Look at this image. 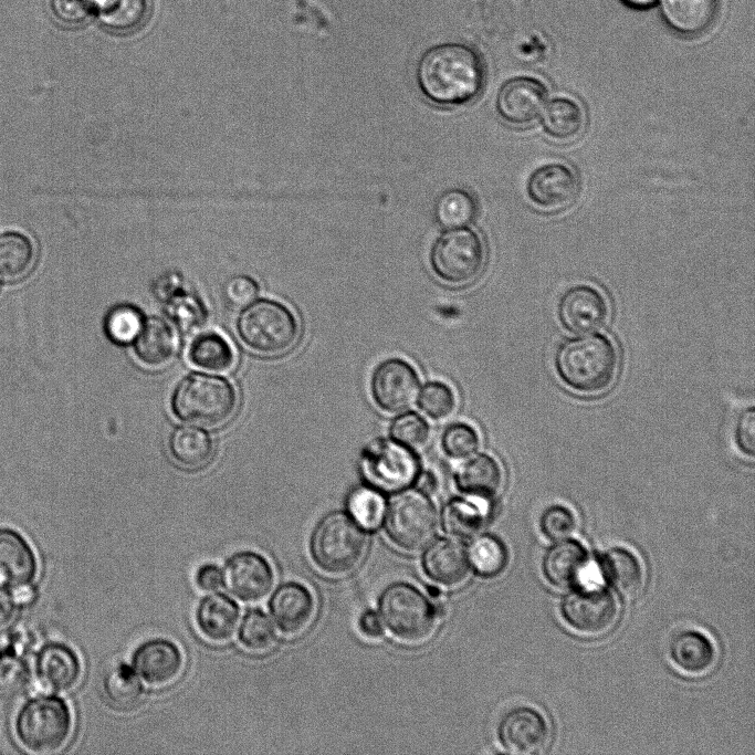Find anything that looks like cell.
I'll list each match as a JSON object with an SVG mask.
<instances>
[{
  "instance_id": "816d5d0a",
  "label": "cell",
  "mask_w": 755,
  "mask_h": 755,
  "mask_svg": "<svg viewBox=\"0 0 755 755\" xmlns=\"http://www.w3.org/2000/svg\"><path fill=\"white\" fill-rule=\"evenodd\" d=\"M360 632L369 639H378L384 635L380 617L373 610L365 611L358 621Z\"/></svg>"
},
{
  "instance_id": "681fc988",
  "label": "cell",
  "mask_w": 755,
  "mask_h": 755,
  "mask_svg": "<svg viewBox=\"0 0 755 755\" xmlns=\"http://www.w3.org/2000/svg\"><path fill=\"white\" fill-rule=\"evenodd\" d=\"M54 11L69 24H82L94 14L85 0H55Z\"/></svg>"
},
{
  "instance_id": "44dd1931",
  "label": "cell",
  "mask_w": 755,
  "mask_h": 755,
  "mask_svg": "<svg viewBox=\"0 0 755 755\" xmlns=\"http://www.w3.org/2000/svg\"><path fill=\"white\" fill-rule=\"evenodd\" d=\"M589 564L588 552L577 541H557L544 554L542 573L556 587H573L580 583Z\"/></svg>"
},
{
  "instance_id": "db71d44e",
  "label": "cell",
  "mask_w": 755,
  "mask_h": 755,
  "mask_svg": "<svg viewBox=\"0 0 755 755\" xmlns=\"http://www.w3.org/2000/svg\"><path fill=\"white\" fill-rule=\"evenodd\" d=\"M415 483L418 485V490L427 493L436 489V478L430 472L419 473Z\"/></svg>"
},
{
  "instance_id": "cb8c5ba5",
  "label": "cell",
  "mask_w": 755,
  "mask_h": 755,
  "mask_svg": "<svg viewBox=\"0 0 755 755\" xmlns=\"http://www.w3.org/2000/svg\"><path fill=\"white\" fill-rule=\"evenodd\" d=\"M36 574V558L29 543L15 531L0 528V586L28 585Z\"/></svg>"
},
{
  "instance_id": "8d00e7d4",
  "label": "cell",
  "mask_w": 755,
  "mask_h": 755,
  "mask_svg": "<svg viewBox=\"0 0 755 755\" xmlns=\"http://www.w3.org/2000/svg\"><path fill=\"white\" fill-rule=\"evenodd\" d=\"M149 14V0H113L108 8L96 17L103 29L124 35L141 29Z\"/></svg>"
},
{
  "instance_id": "9c48e42d",
  "label": "cell",
  "mask_w": 755,
  "mask_h": 755,
  "mask_svg": "<svg viewBox=\"0 0 755 755\" xmlns=\"http://www.w3.org/2000/svg\"><path fill=\"white\" fill-rule=\"evenodd\" d=\"M72 714L57 696H40L28 702L19 712L15 732L20 742L38 753L60 749L69 740Z\"/></svg>"
},
{
  "instance_id": "74e56055",
  "label": "cell",
  "mask_w": 755,
  "mask_h": 755,
  "mask_svg": "<svg viewBox=\"0 0 755 755\" xmlns=\"http://www.w3.org/2000/svg\"><path fill=\"white\" fill-rule=\"evenodd\" d=\"M468 557L478 574L484 577H493L505 568L507 549L496 536L481 535L471 544Z\"/></svg>"
},
{
  "instance_id": "f907efd6",
  "label": "cell",
  "mask_w": 755,
  "mask_h": 755,
  "mask_svg": "<svg viewBox=\"0 0 755 755\" xmlns=\"http://www.w3.org/2000/svg\"><path fill=\"white\" fill-rule=\"evenodd\" d=\"M195 583L201 590L216 591L223 586V572L216 564H203L195 574Z\"/></svg>"
},
{
  "instance_id": "ee69618b",
  "label": "cell",
  "mask_w": 755,
  "mask_h": 755,
  "mask_svg": "<svg viewBox=\"0 0 755 755\" xmlns=\"http://www.w3.org/2000/svg\"><path fill=\"white\" fill-rule=\"evenodd\" d=\"M390 436L403 445L418 448L427 442L429 427L418 413L406 412L394 419L390 424Z\"/></svg>"
},
{
  "instance_id": "7a4b0ae2",
  "label": "cell",
  "mask_w": 755,
  "mask_h": 755,
  "mask_svg": "<svg viewBox=\"0 0 755 755\" xmlns=\"http://www.w3.org/2000/svg\"><path fill=\"white\" fill-rule=\"evenodd\" d=\"M619 355L615 344L602 334L583 335L563 340L554 355V367L569 389L595 395L615 381Z\"/></svg>"
},
{
  "instance_id": "277c9868",
  "label": "cell",
  "mask_w": 755,
  "mask_h": 755,
  "mask_svg": "<svg viewBox=\"0 0 755 755\" xmlns=\"http://www.w3.org/2000/svg\"><path fill=\"white\" fill-rule=\"evenodd\" d=\"M367 534L350 515L343 512L326 514L314 527L310 553L316 566L331 575L354 570L367 549Z\"/></svg>"
},
{
  "instance_id": "836d02e7",
  "label": "cell",
  "mask_w": 755,
  "mask_h": 755,
  "mask_svg": "<svg viewBox=\"0 0 755 755\" xmlns=\"http://www.w3.org/2000/svg\"><path fill=\"white\" fill-rule=\"evenodd\" d=\"M103 691L114 707L132 710L140 702L144 686L132 665L118 662L104 674Z\"/></svg>"
},
{
  "instance_id": "c3c4849f",
  "label": "cell",
  "mask_w": 755,
  "mask_h": 755,
  "mask_svg": "<svg viewBox=\"0 0 755 755\" xmlns=\"http://www.w3.org/2000/svg\"><path fill=\"white\" fill-rule=\"evenodd\" d=\"M168 305L171 316L181 326L196 325L197 319L202 317V307L195 297L179 296L174 298Z\"/></svg>"
},
{
  "instance_id": "b9f144b4",
  "label": "cell",
  "mask_w": 755,
  "mask_h": 755,
  "mask_svg": "<svg viewBox=\"0 0 755 755\" xmlns=\"http://www.w3.org/2000/svg\"><path fill=\"white\" fill-rule=\"evenodd\" d=\"M418 405L429 418L442 420L453 413L457 407L454 391L442 381H430L418 395Z\"/></svg>"
},
{
  "instance_id": "7c38bea8",
  "label": "cell",
  "mask_w": 755,
  "mask_h": 755,
  "mask_svg": "<svg viewBox=\"0 0 755 755\" xmlns=\"http://www.w3.org/2000/svg\"><path fill=\"white\" fill-rule=\"evenodd\" d=\"M419 376L405 359L381 361L370 377V395L376 406L386 412L410 408L419 395Z\"/></svg>"
},
{
  "instance_id": "6da1fadb",
  "label": "cell",
  "mask_w": 755,
  "mask_h": 755,
  "mask_svg": "<svg viewBox=\"0 0 755 755\" xmlns=\"http://www.w3.org/2000/svg\"><path fill=\"white\" fill-rule=\"evenodd\" d=\"M486 81L485 65L472 48L462 43L431 46L417 62L416 83L421 95L442 107H459L474 101Z\"/></svg>"
},
{
  "instance_id": "484cf974",
  "label": "cell",
  "mask_w": 755,
  "mask_h": 755,
  "mask_svg": "<svg viewBox=\"0 0 755 755\" xmlns=\"http://www.w3.org/2000/svg\"><path fill=\"white\" fill-rule=\"evenodd\" d=\"M673 664L691 675L710 672L716 662V649L712 640L698 630H684L675 635L669 644Z\"/></svg>"
},
{
  "instance_id": "f1b7e54d",
  "label": "cell",
  "mask_w": 755,
  "mask_h": 755,
  "mask_svg": "<svg viewBox=\"0 0 755 755\" xmlns=\"http://www.w3.org/2000/svg\"><path fill=\"white\" fill-rule=\"evenodd\" d=\"M454 481L463 493L486 500L500 492L504 475L500 463L492 455L480 453L458 468Z\"/></svg>"
},
{
  "instance_id": "1f68e13d",
  "label": "cell",
  "mask_w": 755,
  "mask_h": 755,
  "mask_svg": "<svg viewBox=\"0 0 755 755\" xmlns=\"http://www.w3.org/2000/svg\"><path fill=\"white\" fill-rule=\"evenodd\" d=\"M489 516L484 499L471 501L452 499L442 511V526L447 534L459 539H470L483 528Z\"/></svg>"
},
{
  "instance_id": "603a6c76",
  "label": "cell",
  "mask_w": 755,
  "mask_h": 755,
  "mask_svg": "<svg viewBox=\"0 0 755 755\" xmlns=\"http://www.w3.org/2000/svg\"><path fill=\"white\" fill-rule=\"evenodd\" d=\"M599 566L606 583L621 598L633 600L641 596L646 573L632 552L623 547H612L601 555Z\"/></svg>"
},
{
  "instance_id": "9a60e30c",
  "label": "cell",
  "mask_w": 755,
  "mask_h": 755,
  "mask_svg": "<svg viewBox=\"0 0 755 755\" xmlns=\"http://www.w3.org/2000/svg\"><path fill=\"white\" fill-rule=\"evenodd\" d=\"M557 316L563 327L570 333H593L606 324L609 304L597 287L579 283L569 286L560 295Z\"/></svg>"
},
{
  "instance_id": "bcb514c9",
  "label": "cell",
  "mask_w": 755,
  "mask_h": 755,
  "mask_svg": "<svg viewBox=\"0 0 755 755\" xmlns=\"http://www.w3.org/2000/svg\"><path fill=\"white\" fill-rule=\"evenodd\" d=\"M734 442L738 451L749 458L755 454V408L742 409L734 423Z\"/></svg>"
},
{
  "instance_id": "d4e9b609",
  "label": "cell",
  "mask_w": 755,
  "mask_h": 755,
  "mask_svg": "<svg viewBox=\"0 0 755 755\" xmlns=\"http://www.w3.org/2000/svg\"><path fill=\"white\" fill-rule=\"evenodd\" d=\"M660 12L673 31L694 36L705 32L715 21L719 0H659Z\"/></svg>"
},
{
  "instance_id": "d6986e66",
  "label": "cell",
  "mask_w": 755,
  "mask_h": 755,
  "mask_svg": "<svg viewBox=\"0 0 755 755\" xmlns=\"http://www.w3.org/2000/svg\"><path fill=\"white\" fill-rule=\"evenodd\" d=\"M269 609L275 625L284 635L296 636L311 625L315 601L304 585L287 581L273 593L269 600Z\"/></svg>"
},
{
  "instance_id": "ab89813d",
  "label": "cell",
  "mask_w": 755,
  "mask_h": 755,
  "mask_svg": "<svg viewBox=\"0 0 755 755\" xmlns=\"http://www.w3.org/2000/svg\"><path fill=\"white\" fill-rule=\"evenodd\" d=\"M347 507L350 516L364 528L379 526L385 515V501L378 490L357 487L348 496Z\"/></svg>"
},
{
  "instance_id": "f35d334b",
  "label": "cell",
  "mask_w": 755,
  "mask_h": 755,
  "mask_svg": "<svg viewBox=\"0 0 755 755\" xmlns=\"http://www.w3.org/2000/svg\"><path fill=\"white\" fill-rule=\"evenodd\" d=\"M238 637L242 647L253 652L268 651L276 640L270 618L258 608L248 610L242 617Z\"/></svg>"
},
{
  "instance_id": "9f6ffc18",
  "label": "cell",
  "mask_w": 755,
  "mask_h": 755,
  "mask_svg": "<svg viewBox=\"0 0 755 755\" xmlns=\"http://www.w3.org/2000/svg\"><path fill=\"white\" fill-rule=\"evenodd\" d=\"M94 15L104 11L113 2V0H85Z\"/></svg>"
},
{
  "instance_id": "5b68a950",
  "label": "cell",
  "mask_w": 755,
  "mask_h": 755,
  "mask_svg": "<svg viewBox=\"0 0 755 755\" xmlns=\"http://www.w3.org/2000/svg\"><path fill=\"white\" fill-rule=\"evenodd\" d=\"M300 323L283 303L260 300L239 316L237 332L243 344L256 354L276 356L289 352L300 337Z\"/></svg>"
},
{
  "instance_id": "60d3db41",
  "label": "cell",
  "mask_w": 755,
  "mask_h": 755,
  "mask_svg": "<svg viewBox=\"0 0 755 755\" xmlns=\"http://www.w3.org/2000/svg\"><path fill=\"white\" fill-rule=\"evenodd\" d=\"M144 316L136 306H114L106 315L104 328L111 340L127 344L135 339L144 325Z\"/></svg>"
},
{
  "instance_id": "d6a6232c",
  "label": "cell",
  "mask_w": 755,
  "mask_h": 755,
  "mask_svg": "<svg viewBox=\"0 0 755 755\" xmlns=\"http://www.w3.org/2000/svg\"><path fill=\"white\" fill-rule=\"evenodd\" d=\"M188 359L196 367L222 373L233 366L235 355L232 346L222 335L216 332H206L191 342Z\"/></svg>"
},
{
  "instance_id": "52a82bcc",
  "label": "cell",
  "mask_w": 755,
  "mask_h": 755,
  "mask_svg": "<svg viewBox=\"0 0 755 755\" xmlns=\"http://www.w3.org/2000/svg\"><path fill=\"white\" fill-rule=\"evenodd\" d=\"M380 616L392 636L407 643L427 640L436 628L437 610L413 585L394 583L379 598Z\"/></svg>"
},
{
  "instance_id": "4fadbf2b",
  "label": "cell",
  "mask_w": 755,
  "mask_h": 755,
  "mask_svg": "<svg viewBox=\"0 0 755 755\" xmlns=\"http://www.w3.org/2000/svg\"><path fill=\"white\" fill-rule=\"evenodd\" d=\"M548 99L546 84L534 76H515L505 81L495 98V111L507 125L525 127L542 114Z\"/></svg>"
},
{
  "instance_id": "2e32d148",
  "label": "cell",
  "mask_w": 755,
  "mask_h": 755,
  "mask_svg": "<svg viewBox=\"0 0 755 755\" xmlns=\"http://www.w3.org/2000/svg\"><path fill=\"white\" fill-rule=\"evenodd\" d=\"M223 585L245 602L262 600L271 590L274 573L268 559L254 550H240L226 562Z\"/></svg>"
},
{
  "instance_id": "ac0fdd59",
  "label": "cell",
  "mask_w": 755,
  "mask_h": 755,
  "mask_svg": "<svg viewBox=\"0 0 755 755\" xmlns=\"http://www.w3.org/2000/svg\"><path fill=\"white\" fill-rule=\"evenodd\" d=\"M132 667L145 683L164 686L178 679L183 668V657L171 640L153 638L135 649Z\"/></svg>"
},
{
  "instance_id": "7bdbcfd3",
  "label": "cell",
  "mask_w": 755,
  "mask_h": 755,
  "mask_svg": "<svg viewBox=\"0 0 755 755\" xmlns=\"http://www.w3.org/2000/svg\"><path fill=\"white\" fill-rule=\"evenodd\" d=\"M476 430L464 422L450 424L442 433L441 447L444 453L454 459L472 455L479 448Z\"/></svg>"
},
{
  "instance_id": "8992f818",
  "label": "cell",
  "mask_w": 755,
  "mask_h": 755,
  "mask_svg": "<svg viewBox=\"0 0 755 755\" xmlns=\"http://www.w3.org/2000/svg\"><path fill=\"white\" fill-rule=\"evenodd\" d=\"M486 244L471 228H451L442 232L431 247L429 264L433 274L449 285L473 282L484 270Z\"/></svg>"
},
{
  "instance_id": "7dc6e473",
  "label": "cell",
  "mask_w": 755,
  "mask_h": 755,
  "mask_svg": "<svg viewBox=\"0 0 755 755\" xmlns=\"http://www.w3.org/2000/svg\"><path fill=\"white\" fill-rule=\"evenodd\" d=\"M258 293L256 282L247 275L233 276L224 286V297L234 307L250 305Z\"/></svg>"
},
{
  "instance_id": "8fae6325",
  "label": "cell",
  "mask_w": 755,
  "mask_h": 755,
  "mask_svg": "<svg viewBox=\"0 0 755 755\" xmlns=\"http://www.w3.org/2000/svg\"><path fill=\"white\" fill-rule=\"evenodd\" d=\"M560 612L575 631L598 636L611 630L618 619V606L611 593L605 588H577L568 593Z\"/></svg>"
},
{
  "instance_id": "e575fe53",
  "label": "cell",
  "mask_w": 755,
  "mask_h": 755,
  "mask_svg": "<svg viewBox=\"0 0 755 755\" xmlns=\"http://www.w3.org/2000/svg\"><path fill=\"white\" fill-rule=\"evenodd\" d=\"M34 245L23 233L7 231L0 234V276L17 281L25 276L34 263Z\"/></svg>"
},
{
  "instance_id": "4dcf8cb0",
  "label": "cell",
  "mask_w": 755,
  "mask_h": 755,
  "mask_svg": "<svg viewBox=\"0 0 755 755\" xmlns=\"http://www.w3.org/2000/svg\"><path fill=\"white\" fill-rule=\"evenodd\" d=\"M171 458L181 466L199 469L213 455V441L208 432L189 426L176 427L168 440Z\"/></svg>"
},
{
  "instance_id": "680465c9",
  "label": "cell",
  "mask_w": 755,
  "mask_h": 755,
  "mask_svg": "<svg viewBox=\"0 0 755 755\" xmlns=\"http://www.w3.org/2000/svg\"><path fill=\"white\" fill-rule=\"evenodd\" d=\"M427 593L431 598H439L441 596V590L436 586H428Z\"/></svg>"
},
{
  "instance_id": "ba28073f",
  "label": "cell",
  "mask_w": 755,
  "mask_h": 755,
  "mask_svg": "<svg viewBox=\"0 0 755 755\" xmlns=\"http://www.w3.org/2000/svg\"><path fill=\"white\" fill-rule=\"evenodd\" d=\"M438 515L433 502L420 490L396 495L385 511V531L403 550H419L434 537Z\"/></svg>"
},
{
  "instance_id": "d590c367",
  "label": "cell",
  "mask_w": 755,
  "mask_h": 755,
  "mask_svg": "<svg viewBox=\"0 0 755 755\" xmlns=\"http://www.w3.org/2000/svg\"><path fill=\"white\" fill-rule=\"evenodd\" d=\"M479 205L474 195L461 187L444 190L434 203V218L447 229L471 223L478 216Z\"/></svg>"
},
{
  "instance_id": "6f0895ef",
  "label": "cell",
  "mask_w": 755,
  "mask_h": 755,
  "mask_svg": "<svg viewBox=\"0 0 755 755\" xmlns=\"http://www.w3.org/2000/svg\"><path fill=\"white\" fill-rule=\"evenodd\" d=\"M626 4L635 9H647L654 6L659 0H622Z\"/></svg>"
},
{
  "instance_id": "83f0119b",
  "label": "cell",
  "mask_w": 755,
  "mask_h": 755,
  "mask_svg": "<svg viewBox=\"0 0 755 755\" xmlns=\"http://www.w3.org/2000/svg\"><path fill=\"white\" fill-rule=\"evenodd\" d=\"M239 615V606L232 598L222 593H213L199 602L196 622L203 637L221 642L232 637Z\"/></svg>"
},
{
  "instance_id": "11a10c76",
  "label": "cell",
  "mask_w": 755,
  "mask_h": 755,
  "mask_svg": "<svg viewBox=\"0 0 755 755\" xmlns=\"http://www.w3.org/2000/svg\"><path fill=\"white\" fill-rule=\"evenodd\" d=\"M34 598V591L28 585L15 588L13 599L18 605H28Z\"/></svg>"
},
{
  "instance_id": "30bf717a",
  "label": "cell",
  "mask_w": 755,
  "mask_h": 755,
  "mask_svg": "<svg viewBox=\"0 0 755 755\" xmlns=\"http://www.w3.org/2000/svg\"><path fill=\"white\" fill-rule=\"evenodd\" d=\"M360 468L367 482L384 492L408 487L420 473L419 460L410 448L386 439L371 442L364 449Z\"/></svg>"
},
{
  "instance_id": "5bb4252c",
  "label": "cell",
  "mask_w": 755,
  "mask_h": 755,
  "mask_svg": "<svg viewBox=\"0 0 755 755\" xmlns=\"http://www.w3.org/2000/svg\"><path fill=\"white\" fill-rule=\"evenodd\" d=\"M580 182L577 174L566 164L550 161L535 167L525 183L527 199L542 210H559L578 197Z\"/></svg>"
},
{
  "instance_id": "f5cc1de1",
  "label": "cell",
  "mask_w": 755,
  "mask_h": 755,
  "mask_svg": "<svg viewBox=\"0 0 755 755\" xmlns=\"http://www.w3.org/2000/svg\"><path fill=\"white\" fill-rule=\"evenodd\" d=\"M15 605L13 596L0 589V630L4 629L13 620Z\"/></svg>"
},
{
  "instance_id": "ffe728a7",
  "label": "cell",
  "mask_w": 755,
  "mask_h": 755,
  "mask_svg": "<svg viewBox=\"0 0 755 755\" xmlns=\"http://www.w3.org/2000/svg\"><path fill=\"white\" fill-rule=\"evenodd\" d=\"M40 685L51 692L72 689L81 675V662L76 652L63 643H50L41 649L35 663Z\"/></svg>"
},
{
  "instance_id": "e0dca14e",
  "label": "cell",
  "mask_w": 755,
  "mask_h": 755,
  "mask_svg": "<svg viewBox=\"0 0 755 755\" xmlns=\"http://www.w3.org/2000/svg\"><path fill=\"white\" fill-rule=\"evenodd\" d=\"M497 736L503 748L512 754L535 755L545 752L550 743V728L535 709L520 706L500 721Z\"/></svg>"
},
{
  "instance_id": "f546056e",
  "label": "cell",
  "mask_w": 755,
  "mask_h": 755,
  "mask_svg": "<svg viewBox=\"0 0 755 755\" xmlns=\"http://www.w3.org/2000/svg\"><path fill=\"white\" fill-rule=\"evenodd\" d=\"M541 124L544 134L559 143L578 138L586 126V115L580 104L568 96H556L546 103Z\"/></svg>"
},
{
  "instance_id": "3957f363",
  "label": "cell",
  "mask_w": 755,
  "mask_h": 755,
  "mask_svg": "<svg viewBox=\"0 0 755 755\" xmlns=\"http://www.w3.org/2000/svg\"><path fill=\"white\" fill-rule=\"evenodd\" d=\"M238 396L233 385L223 377L192 374L183 378L171 397L174 415L182 421L214 428L234 415Z\"/></svg>"
},
{
  "instance_id": "4316f807",
  "label": "cell",
  "mask_w": 755,
  "mask_h": 755,
  "mask_svg": "<svg viewBox=\"0 0 755 755\" xmlns=\"http://www.w3.org/2000/svg\"><path fill=\"white\" fill-rule=\"evenodd\" d=\"M134 354L138 361L149 368L166 366L177 350V337L171 326L164 319L151 317L134 339Z\"/></svg>"
},
{
  "instance_id": "7402d4cb",
  "label": "cell",
  "mask_w": 755,
  "mask_h": 755,
  "mask_svg": "<svg viewBox=\"0 0 755 755\" xmlns=\"http://www.w3.org/2000/svg\"><path fill=\"white\" fill-rule=\"evenodd\" d=\"M422 567L427 576L434 583L454 587L466 579L470 562L466 550L459 542L440 538L424 552Z\"/></svg>"
},
{
  "instance_id": "f6af8a7d",
  "label": "cell",
  "mask_w": 755,
  "mask_h": 755,
  "mask_svg": "<svg viewBox=\"0 0 755 755\" xmlns=\"http://www.w3.org/2000/svg\"><path fill=\"white\" fill-rule=\"evenodd\" d=\"M576 516L570 508L562 504L547 506L541 514L539 527L550 541L569 537L576 529Z\"/></svg>"
}]
</instances>
